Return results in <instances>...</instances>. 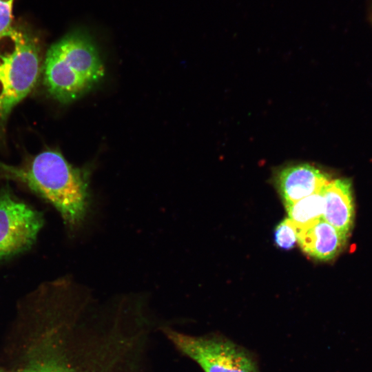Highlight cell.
I'll use <instances>...</instances> for the list:
<instances>
[{"label": "cell", "mask_w": 372, "mask_h": 372, "mask_svg": "<svg viewBox=\"0 0 372 372\" xmlns=\"http://www.w3.org/2000/svg\"><path fill=\"white\" fill-rule=\"evenodd\" d=\"M0 169L49 202L70 230L85 220L90 201L88 173L72 165L59 151H43L21 166L0 163Z\"/></svg>", "instance_id": "obj_1"}, {"label": "cell", "mask_w": 372, "mask_h": 372, "mask_svg": "<svg viewBox=\"0 0 372 372\" xmlns=\"http://www.w3.org/2000/svg\"><path fill=\"white\" fill-rule=\"evenodd\" d=\"M41 71L46 91L62 103L83 96L105 75L97 48L83 30L71 31L53 43L45 54Z\"/></svg>", "instance_id": "obj_2"}, {"label": "cell", "mask_w": 372, "mask_h": 372, "mask_svg": "<svg viewBox=\"0 0 372 372\" xmlns=\"http://www.w3.org/2000/svg\"><path fill=\"white\" fill-rule=\"evenodd\" d=\"M41 68V46L31 31L12 26L0 37V142L11 112L34 87Z\"/></svg>", "instance_id": "obj_3"}, {"label": "cell", "mask_w": 372, "mask_h": 372, "mask_svg": "<svg viewBox=\"0 0 372 372\" xmlns=\"http://www.w3.org/2000/svg\"><path fill=\"white\" fill-rule=\"evenodd\" d=\"M167 338L204 372H260L254 355L244 347L220 336H192L167 329Z\"/></svg>", "instance_id": "obj_4"}, {"label": "cell", "mask_w": 372, "mask_h": 372, "mask_svg": "<svg viewBox=\"0 0 372 372\" xmlns=\"http://www.w3.org/2000/svg\"><path fill=\"white\" fill-rule=\"evenodd\" d=\"M43 225L42 214L18 200L8 187L0 191V260L18 254L36 241Z\"/></svg>", "instance_id": "obj_5"}, {"label": "cell", "mask_w": 372, "mask_h": 372, "mask_svg": "<svg viewBox=\"0 0 372 372\" xmlns=\"http://www.w3.org/2000/svg\"><path fill=\"white\" fill-rule=\"evenodd\" d=\"M330 180L320 169L305 163L291 165L279 171L276 184L287 203L321 192Z\"/></svg>", "instance_id": "obj_6"}, {"label": "cell", "mask_w": 372, "mask_h": 372, "mask_svg": "<svg viewBox=\"0 0 372 372\" xmlns=\"http://www.w3.org/2000/svg\"><path fill=\"white\" fill-rule=\"evenodd\" d=\"M322 219L349 237L353 225L354 203L351 181L331 179L323 187Z\"/></svg>", "instance_id": "obj_7"}, {"label": "cell", "mask_w": 372, "mask_h": 372, "mask_svg": "<svg viewBox=\"0 0 372 372\" xmlns=\"http://www.w3.org/2000/svg\"><path fill=\"white\" fill-rule=\"evenodd\" d=\"M296 231L297 242L302 249L320 260L335 258L345 247L349 238L322 218Z\"/></svg>", "instance_id": "obj_8"}, {"label": "cell", "mask_w": 372, "mask_h": 372, "mask_svg": "<svg viewBox=\"0 0 372 372\" xmlns=\"http://www.w3.org/2000/svg\"><path fill=\"white\" fill-rule=\"evenodd\" d=\"M285 205L288 218L296 229L309 227L322 218L324 200L322 191L297 201L285 203Z\"/></svg>", "instance_id": "obj_9"}, {"label": "cell", "mask_w": 372, "mask_h": 372, "mask_svg": "<svg viewBox=\"0 0 372 372\" xmlns=\"http://www.w3.org/2000/svg\"><path fill=\"white\" fill-rule=\"evenodd\" d=\"M19 372H78L55 355H45L31 360Z\"/></svg>", "instance_id": "obj_10"}, {"label": "cell", "mask_w": 372, "mask_h": 372, "mask_svg": "<svg viewBox=\"0 0 372 372\" xmlns=\"http://www.w3.org/2000/svg\"><path fill=\"white\" fill-rule=\"evenodd\" d=\"M275 242L282 249H290L297 242V231L295 225L287 218L275 229Z\"/></svg>", "instance_id": "obj_11"}, {"label": "cell", "mask_w": 372, "mask_h": 372, "mask_svg": "<svg viewBox=\"0 0 372 372\" xmlns=\"http://www.w3.org/2000/svg\"><path fill=\"white\" fill-rule=\"evenodd\" d=\"M14 0H0V37L12 27Z\"/></svg>", "instance_id": "obj_12"}, {"label": "cell", "mask_w": 372, "mask_h": 372, "mask_svg": "<svg viewBox=\"0 0 372 372\" xmlns=\"http://www.w3.org/2000/svg\"><path fill=\"white\" fill-rule=\"evenodd\" d=\"M0 372H8L6 371L5 369H3V368L0 367Z\"/></svg>", "instance_id": "obj_13"}]
</instances>
